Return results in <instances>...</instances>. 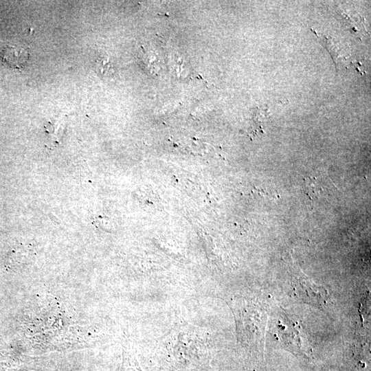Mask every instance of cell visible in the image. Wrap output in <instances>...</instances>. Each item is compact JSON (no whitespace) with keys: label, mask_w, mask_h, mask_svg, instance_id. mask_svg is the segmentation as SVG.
<instances>
[{"label":"cell","mask_w":371,"mask_h":371,"mask_svg":"<svg viewBox=\"0 0 371 371\" xmlns=\"http://www.w3.org/2000/svg\"><path fill=\"white\" fill-rule=\"evenodd\" d=\"M41 360L10 348H0V371L42 370Z\"/></svg>","instance_id":"1"},{"label":"cell","mask_w":371,"mask_h":371,"mask_svg":"<svg viewBox=\"0 0 371 371\" xmlns=\"http://www.w3.org/2000/svg\"><path fill=\"white\" fill-rule=\"evenodd\" d=\"M120 371H143L134 349L128 341H124L122 344V361Z\"/></svg>","instance_id":"4"},{"label":"cell","mask_w":371,"mask_h":371,"mask_svg":"<svg viewBox=\"0 0 371 371\" xmlns=\"http://www.w3.org/2000/svg\"><path fill=\"white\" fill-rule=\"evenodd\" d=\"M292 284L293 291L301 300L317 306H324L326 304L328 294L324 288L317 286L303 278L297 279Z\"/></svg>","instance_id":"2"},{"label":"cell","mask_w":371,"mask_h":371,"mask_svg":"<svg viewBox=\"0 0 371 371\" xmlns=\"http://www.w3.org/2000/svg\"><path fill=\"white\" fill-rule=\"evenodd\" d=\"M0 57L3 65L13 69L21 70L29 60V49L7 45L0 53Z\"/></svg>","instance_id":"3"},{"label":"cell","mask_w":371,"mask_h":371,"mask_svg":"<svg viewBox=\"0 0 371 371\" xmlns=\"http://www.w3.org/2000/svg\"><path fill=\"white\" fill-rule=\"evenodd\" d=\"M340 14L343 23L347 25L351 32L357 35H361L365 27L363 23L362 17L357 13L342 12Z\"/></svg>","instance_id":"5"}]
</instances>
